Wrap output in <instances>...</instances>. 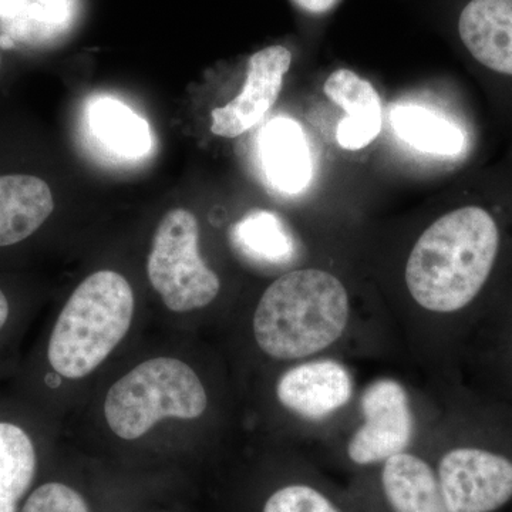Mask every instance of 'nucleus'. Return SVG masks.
Returning <instances> with one entry per match:
<instances>
[{
    "label": "nucleus",
    "instance_id": "nucleus-8",
    "mask_svg": "<svg viewBox=\"0 0 512 512\" xmlns=\"http://www.w3.org/2000/svg\"><path fill=\"white\" fill-rule=\"evenodd\" d=\"M291 63L292 53L285 46H269L254 53L241 93L227 106L212 111V133L234 138L255 127L278 100Z\"/></svg>",
    "mask_w": 512,
    "mask_h": 512
},
{
    "label": "nucleus",
    "instance_id": "nucleus-20",
    "mask_svg": "<svg viewBox=\"0 0 512 512\" xmlns=\"http://www.w3.org/2000/svg\"><path fill=\"white\" fill-rule=\"evenodd\" d=\"M22 512H90L83 495L69 485L47 483L36 488Z\"/></svg>",
    "mask_w": 512,
    "mask_h": 512
},
{
    "label": "nucleus",
    "instance_id": "nucleus-17",
    "mask_svg": "<svg viewBox=\"0 0 512 512\" xmlns=\"http://www.w3.org/2000/svg\"><path fill=\"white\" fill-rule=\"evenodd\" d=\"M390 124L400 140L423 153L456 156L466 141L456 124L416 104L394 107Z\"/></svg>",
    "mask_w": 512,
    "mask_h": 512
},
{
    "label": "nucleus",
    "instance_id": "nucleus-13",
    "mask_svg": "<svg viewBox=\"0 0 512 512\" xmlns=\"http://www.w3.org/2000/svg\"><path fill=\"white\" fill-rule=\"evenodd\" d=\"M323 92L345 110L336 128V140L345 150L369 146L382 131V101L375 87L352 70L339 69L328 77Z\"/></svg>",
    "mask_w": 512,
    "mask_h": 512
},
{
    "label": "nucleus",
    "instance_id": "nucleus-1",
    "mask_svg": "<svg viewBox=\"0 0 512 512\" xmlns=\"http://www.w3.org/2000/svg\"><path fill=\"white\" fill-rule=\"evenodd\" d=\"M500 251L493 215L476 205L440 217L417 239L406 285L424 311L451 315L467 308L487 284Z\"/></svg>",
    "mask_w": 512,
    "mask_h": 512
},
{
    "label": "nucleus",
    "instance_id": "nucleus-4",
    "mask_svg": "<svg viewBox=\"0 0 512 512\" xmlns=\"http://www.w3.org/2000/svg\"><path fill=\"white\" fill-rule=\"evenodd\" d=\"M208 399L200 377L187 363L157 357L134 367L110 387L104 416L123 440H137L163 419H198Z\"/></svg>",
    "mask_w": 512,
    "mask_h": 512
},
{
    "label": "nucleus",
    "instance_id": "nucleus-12",
    "mask_svg": "<svg viewBox=\"0 0 512 512\" xmlns=\"http://www.w3.org/2000/svg\"><path fill=\"white\" fill-rule=\"evenodd\" d=\"M259 157L266 180L285 194H299L312 180V157L305 131L288 117L262 128Z\"/></svg>",
    "mask_w": 512,
    "mask_h": 512
},
{
    "label": "nucleus",
    "instance_id": "nucleus-19",
    "mask_svg": "<svg viewBox=\"0 0 512 512\" xmlns=\"http://www.w3.org/2000/svg\"><path fill=\"white\" fill-rule=\"evenodd\" d=\"M234 241L244 254L258 261L279 264L293 255V239L274 212H249L234 228Z\"/></svg>",
    "mask_w": 512,
    "mask_h": 512
},
{
    "label": "nucleus",
    "instance_id": "nucleus-21",
    "mask_svg": "<svg viewBox=\"0 0 512 512\" xmlns=\"http://www.w3.org/2000/svg\"><path fill=\"white\" fill-rule=\"evenodd\" d=\"M295 5L311 15H323L338 5L339 0H293Z\"/></svg>",
    "mask_w": 512,
    "mask_h": 512
},
{
    "label": "nucleus",
    "instance_id": "nucleus-14",
    "mask_svg": "<svg viewBox=\"0 0 512 512\" xmlns=\"http://www.w3.org/2000/svg\"><path fill=\"white\" fill-rule=\"evenodd\" d=\"M79 0H0V47L45 45L72 28Z\"/></svg>",
    "mask_w": 512,
    "mask_h": 512
},
{
    "label": "nucleus",
    "instance_id": "nucleus-18",
    "mask_svg": "<svg viewBox=\"0 0 512 512\" xmlns=\"http://www.w3.org/2000/svg\"><path fill=\"white\" fill-rule=\"evenodd\" d=\"M35 473V447L28 434L15 424L0 423V512L18 511Z\"/></svg>",
    "mask_w": 512,
    "mask_h": 512
},
{
    "label": "nucleus",
    "instance_id": "nucleus-10",
    "mask_svg": "<svg viewBox=\"0 0 512 512\" xmlns=\"http://www.w3.org/2000/svg\"><path fill=\"white\" fill-rule=\"evenodd\" d=\"M375 484L380 512H450L433 464L412 451L380 464Z\"/></svg>",
    "mask_w": 512,
    "mask_h": 512
},
{
    "label": "nucleus",
    "instance_id": "nucleus-6",
    "mask_svg": "<svg viewBox=\"0 0 512 512\" xmlns=\"http://www.w3.org/2000/svg\"><path fill=\"white\" fill-rule=\"evenodd\" d=\"M362 424L346 446V456L357 468H376L396 454L409 451L414 420L410 397L402 383L383 377L366 387L360 399Z\"/></svg>",
    "mask_w": 512,
    "mask_h": 512
},
{
    "label": "nucleus",
    "instance_id": "nucleus-15",
    "mask_svg": "<svg viewBox=\"0 0 512 512\" xmlns=\"http://www.w3.org/2000/svg\"><path fill=\"white\" fill-rule=\"evenodd\" d=\"M55 210L52 190L32 175L0 177V248L25 241Z\"/></svg>",
    "mask_w": 512,
    "mask_h": 512
},
{
    "label": "nucleus",
    "instance_id": "nucleus-2",
    "mask_svg": "<svg viewBox=\"0 0 512 512\" xmlns=\"http://www.w3.org/2000/svg\"><path fill=\"white\" fill-rule=\"evenodd\" d=\"M348 289L323 269L288 272L269 285L254 315L259 349L276 360H298L325 352L348 329Z\"/></svg>",
    "mask_w": 512,
    "mask_h": 512
},
{
    "label": "nucleus",
    "instance_id": "nucleus-9",
    "mask_svg": "<svg viewBox=\"0 0 512 512\" xmlns=\"http://www.w3.org/2000/svg\"><path fill=\"white\" fill-rule=\"evenodd\" d=\"M353 379L333 359L303 362L286 370L276 384V397L289 412L319 421L338 413L352 400Z\"/></svg>",
    "mask_w": 512,
    "mask_h": 512
},
{
    "label": "nucleus",
    "instance_id": "nucleus-11",
    "mask_svg": "<svg viewBox=\"0 0 512 512\" xmlns=\"http://www.w3.org/2000/svg\"><path fill=\"white\" fill-rule=\"evenodd\" d=\"M457 30L478 63L512 76V0H468L458 16Z\"/></svg>",
    "mask_w": 512,
    "mask_h": 512
},
{
    "label": "nucleus",
    "instance_id": "nucleus-3",
    "mask_svg": "<svg viewBox=\"0 0 512 512\" xmlns=\"http://www.w3.org/2000/svg\"><path fill=\"white\" fill-rule=\"evenodd\" d=\"M134 293L127 279L99 271L77 286L50 336V365L66 379H83L107 359L133 322Z\"/></svg>",
    "mask_w": 512,
    "mask_h": 512
},
{
    "label": "nucleus",
    "instance_id": "nucleus-16",
    "mask_svg": "<svg viewBox=\"0 0 512 512\" xmlns=\"http://www.w3.org/2000/svg\"><path fill=\"white\" fill-rule=\"evenodd\" d=\"M87 126L94 140L111 156L134 160L151 150V131L143 117L111 97L89 103Z\"/></svg>",
    "mask_w": 512,
    "mask_h": 512
},
{
    "label": "nucleus",
    "instance_id": "nucleus-22",
    "mask_svg": "<svg viewBox=\"0 0 512 512\" xmlns=\"http://www.w3.org/2000/svg\"><path fill=\"white\" fill-rule=\"evenodd\" d=\"M9 318V302L5 293L0 289V329L5 326L6 320Z\"/></svg>",
    "mask_w": 512,
    "mask_h": 512
},
{
    "label": "nucleus",
    "instance_id": "nucleus-7",
    "mask_svg": "<svg viewBox=\"0 0 512 512\" xmlns=\"http://www.w3.org/2000/svg\"><path fill=\"white\" fill-rule=\"evenodd\" d=\"M450 512H497L512 501V460L483 447L458 446L434 464Z\"/></svg>",
    "mask_w": 512,
    "mask_h": 512
},
{
    "label": "nucleus",
    "instance_id": "nucleus-5",
    "mask_svg": "<svg viewBox=\"0 0 512 512\" xmlns=\"http://www.w3.org/2000/svg\"><path fill=\"white\" fill-rule=\"evenodd\" d=\"M198 238L197 218L184 208L168 212L154 234L148 279L170 311L204 308L220 293V278L201 258Z\"/></svg>",
    "mask_w": 512,
    "mask_h": 512
}]
</instances>
